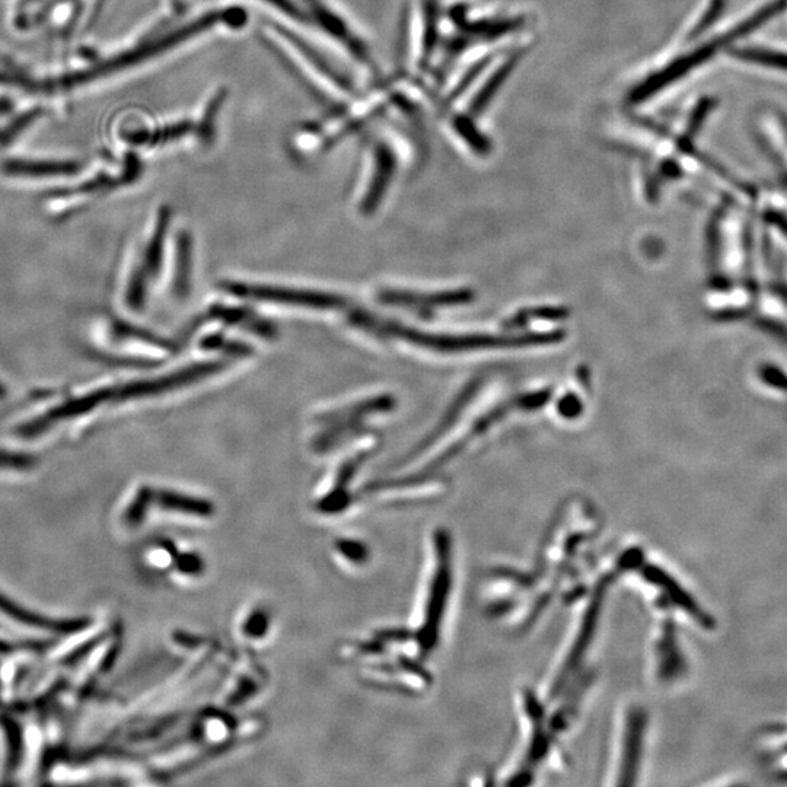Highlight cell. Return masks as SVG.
Here are the masks:
<instances>
[{
    "label": "cell",
    "mask_w": 787,
    "mask_h": 787,
    "mask_svg": "<svg viewBox=\"0 0 787 787\" xmlns=\"http://www.w3.org/2000/svg\"><path fill=\"white\" fill-rule=\"evenodd\" d=\"M223 289L240 298L256 299V301L276 302V304L298 305L318 309H336L346 307L342 296L330 293L299 291V289L272 288V286L245 285V283H223Z\"/></svg>",
    "instance_id": "obj_3"
},
{
    "label": "cell",
    "mask_w": 787,
    "mask_h": 787,
    "mask_svg": "<svg viewBox=\"0 0 787 787\" xmlns=\"http://www.w3.org/2000/svg\"><path fill=\"white\" fill-rule=\"evenodd\" d=\"M161 499L162 503H165L168 508L189 512V514L209 515L210 511H212L209 505L206 502H202V500L175 495V493H162Z\"/></svg>",
    "instance_id": "obj_14"
},
{
    "label": "cell",
    "mask_w": 787,
    "mask_h": 787,
    "mask_svg": "<svg viewBox=\"0 0 787 787\" xmlns=\"http://www.w3.org/2000/svg\"><path fill=\"white\" fill-rule=\"evenodd\" d=\"M226 98H228V89L219 88L207 103L199 126L194 127L197 139L202 142L203 146L212 145L213 139H215L216 119H218L219 111L225 104Z\"/></svg>",
    "instance_id": "obj_8"
},
{
    "label": "cell",
    "mask_w": 787,
    "mask_h": 787,
    "mask_svg": "<svg viewBox=\"0 0 787 787\" xmlns=\"http://www.w3.org/2000/svg\"><path fill=\"white\" fill-rule=\"evenodd\" d=\"M248 15L247 11H244L242 8H238V6H234V8L226 9V21L225 24L229 25L231 28H241L247 24Z\"/></svg>",
    "instance_id": "obj_16"
},
{
    "label": "cell",
    "mask_w": 787,
    "mask_h": 787,
    "mask_svg": "<svg viewBox=\"0 0 787 787\" xmlns=\"http://www.w3.org/2000/svg\"><path fill=\"white\" fill-rule=\"evenodd\" d=\"M223 366H225V363L221 362L200 363V365L190 366V368L167 375V377L152 379V381L133 382V384L124 385V387L117 388V390L101 391V393L88 395V397H85V403L89 409H92V407L98 406V404L107 400L123 401L130 400V398L167 393L172 388L184 387V385H189L191 382L197 381V379L216 374V372L223 369Z\"/></svg>",
    "instance_id": "obj_2"
},
{
    "label": "cell",
    "mask_w": 787,
    "mask_h": 787,
    "mask_svg": "<svg viewBox=\"0 0 787 787\" xmlns=\"http://www.w3.org/2000/svg\"><path fill=\"white\" fill-rule=\"evenodd\" d=\"M269 3L277 11L282 12L286 17L295 19V21L302 22V24H309L312 21L311 15L307 14L304 9L299 8L293 0H263Z\"/></svg>",
    "instance_id": "obj_15"
},
{
    "label": "cell",
    "mask_w": 787,
    "mask_h": 787,
    "mask_svg": "<svg viewBox=\"0 0 787 787\" xmlns=\"http://www.w3.org/2000/svg\"><path fill=\"white\" fill-rule=\"evenodd\" d=\"M170 218V209L164 207L159 213L154 238L146 250L142 270L135 274L132 283H130L129 302L133 308H139L142 305L143 299H145L146 282L149 277L155 276L161 266L162 251H164L165 235H167L168 225H170Z\"/></svg>",
    "instance_id": "obj_5"
},
{
    "label": "cell",
    "mask_w": 787,
    "mask_h": 787,
    "mask_svg": "<svg viewBox=\"0 0 787 787\" xmlns=\"http://www.w3.org/2000/svg\"><path fill=\"white\" fill-rule=\"evenodd\" d=\"M735 56L757 66L787 72V52H783V50L742 47V49L735 50Z\"/></svg>",
    "instance_id": "obj_9"
},
{
    "label": "cell",
    "mask_w": 787,
    "mask_h": 787,
    "mask_svg": "<svg viewBox=\"0 0 787 787\" xmlns=\"http://www.w3.org/2000/svg\"><path fill=\"white\" fill-rule=\"evenodd\" d=\"M395 171H397V156L393 149L387 143L378 142L374 149V172H372L371 183L360 205V210L365 215H371L381 205L388 187L393 183Z\"/></svg>",
    "instance_id": "obj_6"
},
{
    "label": "cell",
    "mask_w": 787,
    "mask_h": 787,
    "mask_svg": "<svg viewBox=\"0 0 787 787\" xmlns=\"http://www.w3.org/2000/svg\"><path fill=\"white\" fill-rule=\"evenodd\" d=\"M213 317L221 318L226 323L242 324L247 326L250 330L256 331L257 334L264 337H272L274 334V327L264 320H260L256 315L251 312L244 311L238 308H213Z\"/></svg>",
    "instance_id": "obj_11"
},
{
    "label": "cell",
    "mask_w": 787,
    "mask_h": 787,
    "mask_svg": "<svg viewBox=\"0 0 787 787\" xmlns=\"http://www.w3.org/2000/svg\"><path fill=\"white\" fill-rule=\"evenodd\" d=\"M273 25L274 30H276L279 34H282L283 37H285L286 40H288L289 43H291L292 46L295 47V49L298 50V52L301 53L305 59H307L309 65L317 70L318 73H321L324 78L328 79L331 84L336 85L337 89H340V91L346 92V94L350 95H355L356 92H358V89H356L352 79L347 78L344 73L334 68V66L328 62L326 57H324L323 54L318 53L314 47L309 46L307 41L302 40L299 35L292 33V31H289L288 28L283 27V25Z\"/></svg>",
    "instance_id": "obj_7"
},
{
    "label": "cell",
    "mask_w": 787,
    "mask_h": 787,
    "mask_svg": "<svg viewBox=\"0 0 787 787\" xmlns=\"http://www.w3.org/2000/svg\"><path fill=\"white\" fill-rule=\"evenodd\" d=\"M785 8L786 0H773V2L764 5V8H761L760 11H755L753 15L739 22L732 30L726 31L725 34L716 37L715 40L702 44V46L697 47L693 52L683 54V56L671 60L667 68L658 69L656 72H652L645 81L634 86L632 94L629 95L630 103H645L646 100H649L653 95L661 92L662 89L674 84V82L680 81V79L684 78L691 70L699 68L702 63L709 60L710 57L715 56L720 47L734 43L736 38L753 33L754 30L766 24L771 18L776 17V15L780 14Z\"/></svg>",
    "instance_id": "obj_1"
},
{
    "label": "cell",
    "mask_w": 787,
    "mask_h": 787,
    "mask_svg": "<svg viewBox=\"0 0 787 787\" xmlns=\"http://www.w3.org/2000/svg\"><path fill=\"white\" fill-rule=\"evenodd\" d=\"M194 132V124L193 121L184 120L178 121V123L168 124L165 127H159L158 130L155 132L148 133L145 136H137L139 137V142H148L151 145H162V143H170L174 142V140H180L181 137L189 136L190 133Z\"/></svg>",
    "instance_id": "obj_13"
},
{
    "label": "cell",
    "mask_w": 787,
    "mask_h": 787,
    "mask_svg": "<svg viewBox=\"0 0 787 787\" xmlns=\"http://www.w3.org/2000/svg\"><path fill=\"white\" fill-rule=\"evenodd\" d=\"M305 3L308 5L312 21L324 33L330 35L337 43L342 44L344 49L352 54L358 62L365 65L366 68L371 69L372 72L377 70L368 46L363 43V40H360L358 35L353 34L352 28H349V25L346 24V21L340 15H337L323 0H305Z\"/></svg>",
    "instance_id": "obj_4"
},
{
    "label": "cell",
    "mask_w": 787,
    "mask_h": 787,
    "mask_svg": "<svg viewBox=\"0 0 787 787\" xmlns=\"http://www.w3.org/2000/svg\"><path fill=\"white\" fill-rule=\"evenodd\" d=\"M177 276H175V288L178 295L189 293L191 276V238L189 234H183L178 241L177 256Z\"/></svg>",
    "instance_id": "obj_12"
},
{
    "label": "cell",
    "mask_w": 787,
    "mask_h": 787,
    "mask_svg": "<svg viewBox=\"0 0 787 787\" xmlns=\"http://www.w3.org/2000/svg\"><path fill=\"white\" fill-rule=\"evenodd\" d=\"M423 43H422V57H420V65L422 68L428 66L430 57H432L433 50L438 44V5L435 0H425L423 3Z\"/></svg>",
    "instance_id": "obj_10"
}]
</instances>
